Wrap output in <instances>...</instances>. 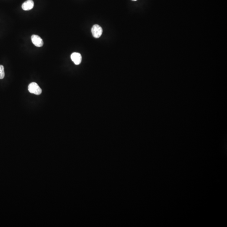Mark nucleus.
Listing matches in <instances>:
<instances>
[{"instance_id":"5","label":"nucleus","mask_w":227,"mask_h":227,"mask_svg":"<svg viewBox=\"0 0 227 227\" xmlns=\"http://www.w3.org/2000/svg\"><path fill=\"white\" fill-rule=\"evenodd\" d=\"M34 6V3L33 0H27L22 4V7L24 10L29 11L32 9Z\"/></svg>"},{"instance_id":"6","label":"nucleus","mask_w":227,"mask_h":227,"mask_svg":"<svg viewBox=\"0 0 227 227\" xmlns=\"http://www.w3.org/2000/svg\"><path fill=\"white\" fill-rule=\"evenodd\" d=\"M5 77L4 68L3 66L0 65V79H3Z\"/></svg>"},{"instance_id":"4","label":"nucleus","mask_w":227,"mask_h":227,"mask_svg":"<svg viewBox=\"0 0 227 227\" xmlns=\"http://www.w3.org/2000/svg\"><path fill=\"white\" fill-rule=\"evenodd\" d=\"M71 59L76 65H79L82 61V56L80 53L74 52L71 55Z\"/></svg>"},{"instance_id":"1","label":"nucleus","mask_w":227,"mask_h":227,"mask_svg":"<svg viewBox=\"0 0 227 227\" xmlns=\"http://www.w3.org/2000/svg\"><path fill=\"white\" fill-rule=\"evenodd\" d=\"M28 91L30 93L39 95L42 93L41 89L36 83H31L28 86Z\"/></svg>"},{"instance_id":"2","label":"nucleus","mask_w":227,"mask_h":227,"mask_svg":"<svg viewBox=\"0 0 227 227\" xmlns=\"http://www.w3.org/2000/svg\"><path fill=\"white\" fill-rule=\"evenodd\" d=\"M93 36L96 38H98L101 36L103 33L102 27L98 25H95L91 29Z\"/></svg>"},{"instance_id":"7","label":"nucleus","mask_w":227,"mask_h":227,"mask_svg":"<svg viewBox=\"0 0 227 227\" xmlns=\"http://www.w3.org/2000/svg\"><path fill=\"white\" fill-rule=\"evenodd\" d=\"M132 1H137V0H132Z\"/></svg>"},{"instance_id":"3","label":"nucleus","mask_w":227,"mask_h":227,"mask_svg":"<svg viewBox=\"0 0 227 227\" xmlns=\"http://www.w3.org/2000/svg\"><path fill=\"white\" fill-rule=\"evenodd\" d=\"M31 41L35 46L38 47H42L43 45L42 39L38 35H33L31 36Z\"/></svg>"}]
</instances>
